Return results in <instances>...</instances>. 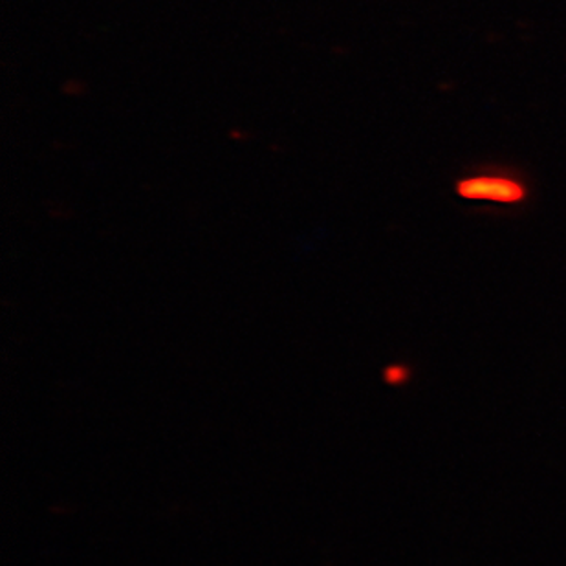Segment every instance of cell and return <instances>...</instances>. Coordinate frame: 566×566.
Segmentation results:
<instances>
[{"instance_id": "cell-1", "label": "cell", "mask_w": 566, "mask_h": 566, "mask_svg": "<svg viewBox=\"0 0 566 566\" xmlns=\"http://www.w3.org/2000/svg\"><path fill=\"white\" fill-rule=\"evenodd\" d=\"M459 197L473 202L521 203L528 197V186L513 172L481 171L460 178Z\"/></svg>"}]
</instances>
